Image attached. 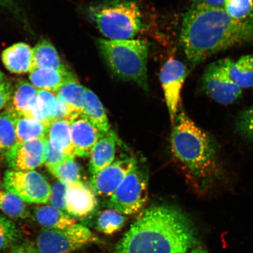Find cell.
Here are the masks:
<instances>
[{
  "label": "cell",
  "instance_id": "4dcf8cb0",
  "mask_svg": "<svg viewBox=\"0 0 253 253\" xmlns=\"http://www.w3.org/2000/svg\"><path fill=\"white\" fill-rule=\"evenodd\" d=\"M49 171L56 177L59 181L68 185L71 183L81 182L80 167L75 161V158H69L65 162Z\"/></svg>",
  "mask_w": 253,
  "mask_h": 253
},
{
  "label": "cell",
  "instance_id": "484cf974",
  "mask_svg": "<svg viewBox=\"0 0 253 253\" xmlns=\"http://www.w3.org/2000/svg\"><path fill=\"white\" fill-rule=\"evenodd\" d=\"M35 69H66L54 46L49 41L42 40L33 49Z\"/></svg>",
  "mask_w": 253,
  "mask_h": 253
},
{
  "label": "cell",
  "instance_id": "6da1fadb",
  "mask_svg": "<svg viewBox=\"0 0 253 253\" xmlns=\"http://www.w3.org/2000/svg\"><path fill=\"white\" fill-rule=\"evenodd\" d=\"M180 41L195 66L218 52L253 42V21H237L223 7L192 4L183 16Z\"/></svg>",
  "mask_w": 253,
  "mask_h": 253
},
{
  "label": "cell",
  "instance_id": "277c9868",
  "mask_svg": "<svg viewBox=\"0 0 253 253\" xmlns=\"http://www.w3.org/2000/svg\"><path fill=\"white\" fill-rule=\"evenodd\" d=\"M86 14L110 40L134 39L147 27L140 4L131 0L94 2L87 7Z\"/></svg>",
  "mask_w": 253,
  "mask_h": 253
},
{
  "label": "cell",
  "instance_id": "d6986e66",
  "mask_svg": "<svg viewBox=\"0 0 253 253\" xmlns=\"http://www.w3.org/2000/svg\"><path fill=\"white\" fill-rule=\"evenodd\" d=\"M47 139L53 149L75 157L72 141L70 118L52 121Z\"/></svg>",
  "mask_w": 253,
  "mask_h": 253
},
{
  "label": "cell",
  "instance_id": "7c38bea8",
  "mask_svg": "<svg viewBox=\"0 0 253 253\" xmlns=\"http://www.w3.org/2000/svg\"><path fill=\"white\" fill-rule=\"evenodd\" d=\"M47 143V137L18 143L6 161L15 170H33L45 163Z\"/></svg>",
  "mask_w": 253,
  "mask_h": 253
},
{
  "label": "cell",
  "instance_id": "e0dca14e",
  "mask_svg": "<svg viewBox=\"0 0 253 253\" xmlns=\"http://www.w3.org/2000/svg\"><path fill=\"white\" fill-rule=\"evenodd\" d=\"M5 68L14 74H24L34 70L33 49L24 43H18L6 49L2 54Z\"/></svg>",
  "mask_w": 253,
  "mask_h": 253
},
{
  "label": "cell",
  "instance_id": "3957f363",
  "mask_svg": "<svg viewBox=\"0 0 253 253\" xmlns=\"http://www.w3.org/2000/svg\"><path fill=\"white\" fill-rule=\"evenodd\" d=\"M170 139L171 149L199 192H207L223 175L216 141L183 112L177 115Z\"/></svg>",
  "mask_w": 253,
  "mask_h": 253
},
{
  "label": "cell",
  "instance_id": "52a82bcc",
  "mask_svg": "<svg viewBox=\"0 0 253 253\" xmlns=\"http://www.w3.org/2000/svg\"><path fill=\"white\" fill-rule=\"evenodd\" d=\"M97 240L87 227L77 223L68 229L43 227L35 245L39 253H71Z\"/></svg>",
  "mask_w": 253,
  "mask_h": 253
},
{
  "label": "cell",
  "instance_id": "5bb4252c",
  "mask_svg": "<svg viewBox=\"0 0 253 253\" xmlns=\"http://www.w3.org/2000/svg\"><path fill=\"white\" fill-rule=\"evenodd\" d=\"M97 207L96 195L89 185L82 181L68 185L66 211L70 216L86 217L94 212Z\"/></svg>",
  "mask_w": 253,
  "mask_h": 253
},
{
  "label": "cell",
  "instance_id": "1f68e13d",
  "mask_svg": "<svg viewBox=\"0 0 253 253\" xmlns=\"http://www.w3.org/2000/svg\"><path fill=\"white\" fill-rule=\"evenodd\" d=\"M21 236L20 230L13 221L0 215V252L13 245Z\"/></svg>",
  "mask_w": 253,
  "mask_h": 253
},
{
  "label": "cell",
  "instance_id": "f35d334b",
  "mask_svg": "<svg viewBox=\"0 0 253 253\" xmlns=\"http://www.w3.org/2000/svg\"><path fill=\"white\" fill-rule=\"evenodd\" d=\"M17 0H0V5H13Z\"/></svg>",
  "mask_w": 253,
  "mask_h": 253
},
{
  "label": "cell",
  "instance_id": "9c48e42d",
  "mask_svg": "<svg viewBox=\"0 0 253 253\" xmlns=\"http://www.w3.org/2000/svg\"><path fill=\"white\" fill-rule=\"evenodd\" d=\"M202 86L208 96L214 102L228 105L238 100L242 89L227 75L225 58L210 63L202 77Z\"/></svg>",
  "mask_w": 253,
  "mask_h": 253
},
{
  "label": "cell",
  "instance_id": "83f0119b",
  "mask_svg": "<svg viewBox=\"0 0 253 253\" xmlns=\"http://www.w3.org/2000/svg\"><path fill=\"white\" fill-rule=\"evenodd\" d=\"M57 106V97L49 91L39 90L37 108L34 119L52 122L54 118Z\"/></svg>",
  "mask_w": 253,
  "mask_h": 253
},
{
  "label": "cell",
  "instance_id": "f546056e",
  "mask_svg": "<svg viewBox=\"0 0 253 253\" xmlns=\"http://www.w3.org/2000/svg\"><path fill=\"white\" fill-rule=\"evenodd\" d=\"M223 8L237 21H253V0H226Z\"/></svg>",
  "mask_w": 253,
  "mask_h": 253
},
{
  "label": "cell",
  "instance_id": "ab89813d",
  "mask_svg": "<svg viewBox=\"0 0 253 253\" xmlns=\"http://www.w3.org/2000/svg\"><path fill=\"white\" fill-rule=\"evenodd\" d=\"M189 253H208L205 250L201 247H198L194 249H192Z\"/></svg>",
  "mask_w": 253,
  "mask_h": 253
},
{
  "label": "cell",
  "instance_id": "d4e9b609",
  "mask_svg": "<svg viewBox=\"0 0 253 253\" xmlns=\"http://www.w3.org/2000/svg\"><path fill=\"white\" fill-rule=\"evenodd\" d=\"M83 113L99 130L104 133L110 130V125L102 103L97 95L86 88Z\"/></svg>",
  "mask_w": 253,
  "mask_h": 253
},
{
  "label": "cell",
  "instance_id": "ac0fdd59",
  "mask_svg": "<svg viewBox=\"0 0 253 253\" xmlns=\"http://www.w3.org/2000/svg\"><path fill=\"white\" fill-rule=\"evenodd\" d=\"M75 78V75L67 69H35L30 75L35 87L53 93H56L66 82Z\"/></svg>",
  "mask_w": 253,
  "mask_h": 253
},
{
  "label": "cell",
  "instance_id": "8fae6325",
  "mask_svg": "<svg viewBox=\"0 0 253 253\" xmlns=\"http://www.w3.org/2000/svg\"><path fill=\"white\" fill-rule=\"evenodd\" d=\"M136 164L137 161L132 157L114 161L100 172L91 175L90 188L96 195L110 198Z\"/></svg>",
  "mask_w": 253,
  "mask_h": 253
},
{
  "label": "cell",
  "instance_id": "2e32d148",
  "mask_svg": "<svg viewBox=\"0 0 253 253\" xmlns=\"http://www.w3.org/2000/svg\"><path fill=\"white\" fill-rule=\"evenodd\" d=\"M116 140V134L111 129L101 135L90 155L89 171L91 175L100 172L114 162Z\"/></svg>",
  "mask_w": 253,
  "mask_h": 253
},
{
  "label": "cell",
  "instance_id": "8992f818",
  "mask_svg": "<svg viewBox=\"0 0 253 253\" xmlns=\"http://www.w3.org/2000/svg\"><path fill=\"white\" fill-rule=\"evenodd\" d=\"M148 185V173L136 164L110 198L109 207L124 215L138 213L147 203Z\"/></svg>",
  "mask_w": 253,
  "mask_h": 253
},
{
  "label": "cell",
  "instance_id": "e575fe53",
  "mask_svg": "<svg viewBox=\"0 0 253 253\" xmlns=\"http://www.w3.org/2000/svg\"><path fill=\"white\" fill-rule=\"evenodd\" d=\"M70 158L75 157L69 156L67 154L53 149L47 140L45 163L49 170L54 169L55 167L65 162Z\"/></svg>",
  "mask_w": 253,
  "mask_h": 253
},
{
  "label": "cell",
  "instance_id": "d590c367",
  "mask_svg": "<svg viewBox=\"0 0 253 253\" xmlns=\"http://www.w3.org/2000/svg\"><path fill=\"white\" fill-rule=\"evenodd\" d=\"M14 89L11 82L4 81L0 84V110L11 99Z\"/></svg>",
  "mask_w": 253,
  "mask_h": 253
},
{
  "label": "cell",
  "instance_id": "7402d4cb",
  "mask_svg": "<svg viewBox=\"0 0 253 253\" xmlns=\"http://www.w3.org/2000/svg\"><path fill=\"white\" fill-rule=\"evenodd\" d=\"M16 117L17 115L8 109L0 114V156L5 160L17 144Z\"/></svg>",
  "mask_w": 253,
  "mask_h": 253
},
{
  "label": "cell",
  "instance_id": "74e56055",
  "mask_svg": "<svg viewBox=\"0 0 253 253\" xmlns=\"http://www.w3.org/2000/svg\"><path fill=\"white\" fill-rule=\"evenodd\" d=\"M192 4L204 5L214 7H223L226 0H189Z\"/></svg>",
  "mask_w": 253,
  "mask_h": 253
},
{
  "label": "cell",
  "instance_id": "30bf717a",
  "mask_svg": "<svg viewBox=\"0 0 253 253\" xmlns=\"http://www.w3.org/2000/svg\"><path fill=\"white\" fill-rule=\"evenodd\" d=\"M187 75L184 63L174 58L168 60L161 69L160 82L173 124L178 115L181 90Z\"/></svg>",
  "mask_w": 253,
  "mask_h": 253
},
{
  "label": "cell",
  "instance_id": "60d3db41",
  "mask_svg": "<svg viewBox=\"0 0 253 253\" xmlns=\"http://www.w3.org/2000/svg\"><path fill=\"white\" fill-rule=\"evenodd\" d=\"M5 80L4 75L2 74L1 72H0V84L3 81Z\"/></svg>",
  "mask_w": 253,
  "mask_h": 253
},
{
  "label": "cell",
  "instance_id": "603a6c76",
  "mask_svg": "<svg viewBox=\"0 0 253 253\" xmlns=\"http://www.w3.org/2000/svg\"><path fill=\"white\" fill-rule=\"evenodd\" d=\"M86 87L79 84L75 78L69 81L57 91V98L65 103L71 111L72 116L83 113Z\"/></svg>",
  "mask_w": 253,
  "mask_h": 253
},
{
  "label": "cell",
  "instance_id": "ba28073f",
  "mask_svg": "<svg viewBox=\"0 0 253 253\" xmlns=\"http://www.w3.org/2000/svg\"><path fill=\"white\" fill-rule=\"evenodd\" d=\"M4 184L7 191L28 203L45 204L49 202L50 185L42 175L34 170H8L5 173Z\"/></svg>",
  "mask_w": 253,
  "mask_h": 253
},
{
  "label": "cell",
  "instance_id": "836d02e7",
  "mask_svg": "<svg viewBox=\"0 0 253 253\" xmlns=\"http://www.w3.org/2000/svg\"><path fill=\"white\" fill-rule=\"evenodd\" d=\"M68 185L61 181L56 182L50 190L49 203L59 210L66 212V194Z\"/></svg>",
  "mask_w": 253,
  "mask_h": 253
},
{
  "label": "cell",
  "instance_id": "4316f807",
  "mask_svg": "<svg viewBox=\"0 0 253 253\" xmlns=\"http://www.w3.org/2000/svg\"><path fill=\"white\" fill-rule=\"evenodd\" d=\"M0 210L14 219H25L30 215L24 201L8 191H0Z\"/></svg>",
  "mask_w": 253,
  "mask_h": 253
},
{
  "label": "cell",
  "instance_id": "f1b7e54d",
  "mask_svg": "<svg viewBox=\"0 0 253 253\" xmlns=\"http://www.w3.org/2000/svg\"><path fill=\"white\" fill-rule=\"evenodd\" d=\"M126 217L115 210H106L99 215L97 220L96 229L106 235H113L124 227Z\"/></svg>",
  "mask_w": 253,
  "mask_h": 253
},
{
  "label": "cell",
  "instance_id": "8d00e7d4",
  "mask_svg": "<svg viewBox=\"0 0 253 253\" xmlns=\"http://www.w3.org/2000/svg\"><path fill=\"white\" fill-rule=\"evenodd\" d=\"M11 253H39L35 243L27 242L13 247Z\"/></svg>",
  "mask_w": 253,
  "mask_h": 253
},
{
  "label": "cell",
  "instance_id": "5b68a950",
  "mask_svg": "<svg viewBox=\"0 0 253 253\" xmlns=\"http://www.w3.org/2000/svg\"><path fill=\"white\" fill-rule=\"evenodd\" d=\"M101 55L116 77L148 89L147 62L150 44L143 39H97Z\"/></svg>",
  "mask_w": 253,
  "mask_h": 253
},
{
  "label": "cell",
  "instance_id": "9a60e30c",
  "mask_svg": "<svg viewBox=\"0 0 253 253\" xmlns=\"http://www.w3.org/2000/svg\"><path fill=\"white\" fill-rule=\"evenodd\" d=\"M39 90L23 79H18L8 109L16 115L34 119L37 108Z\"/></svg>",
  "mask_w": 253,
  "mask_h": 253
},
{
  "label": "cell",
  "instance_id": "7a4b0ae2",
  "mask_svg": "<svg viewBox=\"0 0 253 253\" xmlns=\"http://www.w3.org/2000/svg\"><path fill=\"white\" fill-rule=\"evenodd\" d=\"M191 219L178 208L153 206L142 211L114 253H186L197 241Z\"/></svg>",
  "mask_w": 253,
  "mask_h": 253
},
{
  "label": "cell",
  "instance_id": "d6a6232c",
  "mask_svg": "<svg viewBox=\"0 0 253 253\" xmlns=\"http://www.w3.org/2000/svg\"><path fill=\"white\" fill-rule=\"evenodd\" d=\"M235 127L240 135L253 143V106L239 113Z\"/></svg>",
  "mask_w": 253,
  "mask_h": 253
},
{
  "label": "cell",
  "instance_id": "cb8c5ba5",
  "mask_svg": "<svg viewBox=\"0 0 253 253\" xmlns=\"http://www.w3.org/2000/svg\"><path fill=\"white\" fill-rule=\"evenodd\" d=\"M51 122L16 117L17 144L34 138L47 137Z\"/></svg>",
  "mask_w": 253,
  "mask_h": 253
},
{
  "label": "cell",
  "instance_id": "44dd1931",
  "mask_svg": "<svg viewBox=\"0 0 253 253\" xmlns=\"http://www.w3.org/2000/svg\"><path fill=\"white\" fill-rule=\"evenodd\" d=\"M227 75L242 89L253 87V54L243 56L237 61L225 58Z\"/></svg>",
  "mask_w": 253,
  "mask_h": 253
},
{
  "label": "cell",
  "instance_id": "4fadbf2b",
  "mask_svg": "<svg viewBox=\"0 0 253 253\" xmlns=\"http://www.w3.org/2000/svg\"><path fill=\"white\" fill-rule=\"evenodd\" d=\"M71 137L75 156L89 157L94 145L102 132L84 113L70 118Z\"/></svg>",
  "mask_w": 253,
  "mask_h": 253
},
{
  "label": "cell",
  "instance_id": "ffe728a7",
  "mask_svg": "<svg viewBox=\"0 0 253 253\" xmlns=\"http://www.w3.org/2000/svg\"><path fill=\"white\" fill-rule=\"evenodd\" d=\"M34 216L37 222L46 229H68L77 224L75 218L52 205L36 208Z\"/></svg>",
  "mask_w": 253,
  "mask_h": 253
}]
</instances>
